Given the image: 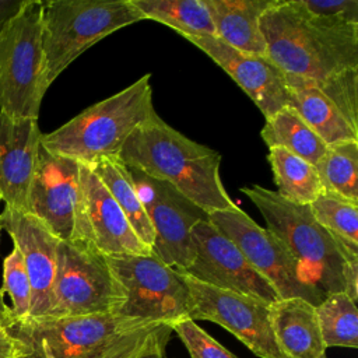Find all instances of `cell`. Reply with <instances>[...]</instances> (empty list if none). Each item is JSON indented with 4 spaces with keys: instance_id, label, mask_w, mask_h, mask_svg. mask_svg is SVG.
<instances>
[{
    "instance_id": "cell-23",
    "label": "cell",
    "mask_w": 358,
    "mask_h": 358,
    "mask_svg": "<svg viewBox=\"0 0 358 358\" xmlns=\"http://www.w3.org/2000/svg\"><path fill=\"white\" fill-rule=\"evenodd\" d=\"M260 136L268 148H284L312 165L317 164L327 148L292 106H285L266 119Z\"/></svg>"
},
{
    "instance_id": "cell-13",
    "label": "cell",
    "mask_w": 358,
    "mask_h": 358,
    "mask_svg": "<svg viewBox=\"0 0 358 358\" xmlns=\"http://www.w3.org/2000/svg\"><path fill=\"white\" fill-rule=\"evenodd\" d=\"M194 259L182 273L215 288L234 291L266 305L280 299L271 284L246 260L241 249L208 218L190 229Z\"/></svg>"
},
{
    "instance_id": "cell-30",
    "label": "cell",
    "mask_w": 358,
    "mask_h": 358,
    "mask_svg": "<svg viewBox=\"0 0 358 358\" xmlns=\"http://www.w3.org/2000/svg\"><path fill=\"white\" fill-rule=\"evenodd\" d=\"M315 83L358 131V69L344 70Z\"/></svg>"
},
{
    "instance_id": "cell-3",
    "label": "cell",
    "mask_w": 358,
    "mask_h": 358,
    "mask_svg": "<svg viewBox=\"0 0 358 358\" xmlns=\"http://www.w3.org/2000/svg\"><path fill=\"white\" fill-rule=\"evenodd\" d=\"M6 329L15 338L21 358L39 351L53 358H117L173 333L169 324L116 313L13 317Z\"/></svg>"
},
{
    "instance_id": "cell-36",
    "label": "cell",
    "mask_w": 358,
    "mask_h": 358,
    "mask_svg": "<svg viewBox=\"0 0 358 358\" xmlns=\"http://www.w3.org/2000/svg\"><path fill=\"white\" fill-rule=\"evenodd\" d=\"M168 341H159L152 344L151 347L145 348L143 352L136 355L134 358H165V350H166Z\"/></svg>"
},
{
    "instance_id": "cell-17",
    "label": "cell",
    "mask_w": 358,
    "mask_h": 358,
    "mask_svg": "<svg viewBox=\"0 0 358 358\" xmlns=\"http://www.w3.org/2000/svg\"><path fill=\"white\" fill-rule=\"evenodd\" d=\"M0 220L14 246L21 252L29 277L31 312L28 317H43L52 306L60 239L38 218L25 211L4 207Z\"/></svg>"
},
{
    "instance_id": "cell-14",
    "label": "cell",
    "mask_w": 358,
    "mask_h": 358,
    "mask_svg": "<svg viewBox=\"0 0 358 358\" xmlns=\"http://www.w3.org/2000/svg\"><path fill=\"white\" fill-rule=\"evenodd\" d=\"M73 241L84 242L105 256L152 253L137 238L124 214L92 168L84 164H80Z\"/></svg>"
},
{
    "instance_id": "cell-22",
    "label": "cell",
    "mask_w": 358,
    "mask_h": 358,
    "mask_svg": "<svg viewBox=\"0 0 358 358\" xmlns=\"http://www.w3.org/2000/svg\"><path fill=\"white\" fill-rule=\"evenodd\" d=\"M90 166L124 214L137 238L152 250L154 231L127 166L119 158L99 159Z\"/></svg>"
},
{
    "instance_id": "cell-16",
    "label": "cell",
    "mask_w": 358,
    "mask_h": 358,
    "mask_svg": "<svg viewBox=\"0 0 358 358\" xmlns=\"http://www.w3.org/2000/svg\"><path fill=\"white\" fill-rule=\"evenodd\" d=\"M186 39L204 52L241 87L264 119L289 106L285 73L268 56L239 52L217 36H186Z\"/></svg>"
},
{
    "instance_id": "cell-24",
    "label": "cell",
    "mask_w": 358,
    "mask_h": 358,
    "mask_svg": "<svg viewBox=\"0 0 358 358\" xmlns=\"http://www.w3.org/2000/svg\"><path fill=\"white\" fill-rule=\"evenodd\" d=\"M143 20L168 25L183 38L215 36L206 0H130Z\"/></svg>"
},
{
    "instance_id": "cell-15",
    "label": "cell",
    "mask_w": 358,
    "mask_h": 358,
    "mask_svg": "<svg viewBox=\"0 0 358 358\" xmlns=\"http://www.w3.org/2000/svg\"><path fill=\"white\" fill-rule=\"evenodd\" d=\"M80 164L48 152L42 145L29 189L28 213L57 239L73 241L78 201Z\"/></svg>"
},
{
    "instance_id": "cell-8",
    "label": "cell",
    "mask_w": 358,
    "mask_h": 358,
    "mask_svg": "<svg viewBox=\"0 0 358 358\" xmlns=\"http://www.w3.org/2000/svg\"><path fill=\"white\" fill-rule=\"evenodd\" d=\"M106 260L123 294L116 315L169 326L189 319L190 294L180 271L154 253L106 256Z\"/></svg>"
},
{
    "instance_id": "cell-18",
    "label": "cell",
    "mask_w": 358,
    "mask_h": 358,
    "mask_svg": "<svg viewBox=\"0 0 358 358\" xmlns=\"http://www.w3.org/2000/svg\"><path fill=\"white\" fill-rule=\"evenodd\" d=\"M41 138L38 119H11L0 112V196L8 208L28 213Z\"/></svg>"
},
{
    "instance_id": "cell-11",
    "label": "cell",
    "mask_w": 358,
    "mask_h": 358,
    "mask_svg": "<svg viewBox=\"0 0 358 358\" xmlns=\"http://www.w3.org/2000/svg\"><path fill=\"white\" fill-rule=\"evenodd\" d=\"M182 275L190 294L189 319L220 324L259 358H287L273 333L270 305L234 291L207 285L185 273Z\"/></svg>"
},
{
    "instance_id": "cell-12",
    "label": "cell",
    "mask_w": 358,
    "mask_h": 358,
    "mask_svg": "<svg viewBox=\"0 0 358 358\" xmlns=\"http://www.w3.org/2000/svg\"><path fill=\"white\" fill-rule=\"evenodd\" d=\"M129 171L154 231L152 253L166 266L186 270L194 259L190 229L208 214L166 182Z\"/></svg>"
},
{
    "instance_id": "cell-2",
    "label": "cell",
    "mask_w": 358,
    "mask_h": 358,
    "mask_svg": "<svg viewBox=\"0 0 358 358\" xmlns=\"http://www.w3.org/2000/svg\"><path fill=\"white\" fill-rule=\"evenodd\" d=\"M260 31L267 56L285 74L320 81L358 69V24L316 18L299 0H274Z\"/></svg>"
},
{
    "instance_id": "cell-38",
    "label": "cell",
    "mask_w": 358,
    "mask_h": 358,
    "mask_svg": "<svg viewBox=\"0 0 358 358\" xmlns=\"http://www.w3.org/2000/svg\"><path fill=\"white\" fill-rule=\"evenodd\" d=\"M169 338H171V337H162V338H158V340H155L154 343H151V344H148V345H145V347H143V348H138V350H136V351H131V352L123 354V355H120V357H117V358H134L136 355H138V354H140V352H143L145 348L151 347L152 344H155V343H159V341H169Z\"/></svg>"
},
{
    "instance_id": "cell-34",
    "label": "cell",
    "mask_w": 358,
    "mask_h": 358,
    "mask_svg": "<svg viewBox=\"0 0 358 358\" xmlns=\"http://www.w3.org/2000/svg\"><path fill=\"white\" fill-rule=\"evenodd\" d=\"M28 0H0V32L18 15Z\"/></svg>"
},
{
    "instance_id": "cell-7",
    "label": "cell",
    "mask_w": 358,
    "mask_h": 358,
    "mask_svg": "<svg viewBox=\"0 0 358 358\" xmlns=\"http://www.w3.org/2000/svg\"><path fill=\"white\" fill-rule=\"evenodd\" d=\"M43 1L28 0L0 32V112L38 119L45 92L42 50Z\"/></svg>"
},
{
    "instance_id": "cell-39",
    "label": "cell",
    "mask_w": 358,
    "mask_h": 358,
    "mask_svg": "<svg viewBox=\"0 0 358 358\" xmlns=\"http://www.w3.org/2000/svg\"><path fill=\"white\" fill-rule=\"evenodd\" d=\"M1 229H3V227H1V220H0V232H1Z\"/></svg>"
},
{
    "instance_id": "cell-35",
    "label": "cell",
    "mask_w": 358,
    "mask_h": 358,
    "mask_svg": "<svg viewBox=\"0 0 358 358\" xmlns=\"http://www.w3.org/2000/svg\"><path fill=\"white\" fill-rule=\"evenodd\" d=\"M0 358H21L15 338L0 326Z\"/></svg>"
},
{
    "instance_id": "cell-21",
    "label": "cell",
    "mask_w": 358,
    "mask_h": 358,
    "mask_svg": "<svg viewBox=\"0 0 358 358\" xmlns=\"http://www.w3.org/2000/svg\"><path fill=\"white\" fill-rule=\"evenodd\" d=\"M289 92V106L327 144L358 141V131L351 127L336 105L309 78L285 74Z\"/></svg>"
},
{
    "instance_id": "cell-31",
    "label": "cell",
    "mask_w": 358,
    "mask_h": 358,
    "mask_svg": "<svg viewBox=\"0 0 358 358\" xmlns=\"http://www.w3.org/2000/svg\"><path fill=\"white\" fill-rule=\"evenodd\" d=\"M172 331L179 337L190 358H238L192 319L172 324Z\"/></svg>"
},
{
    "instance_id": "cell-1",
    "label": "cell",
    "mask_w": 358,
    "mask_h": 358,
    "mask_svg": "<svg viewBox=\"0 0 358 358\" xmlns=\"http://www.w3.org/2000/svg\"><path fill=\"white\" fill-rule=\"evenodd\" d=\"M117 158L129 169L166 182L206 214L236 207L220 176L221 154L190 140L158 115L130 134Z\"/></svg>"
},
{
    "instance_id": "cell-5",
    "label": "cell",
    "mask_w": 358,
    "mask_h": 358,
    "mask_svg": "<svg viewBox=\"0 0 358 358\" xmlns=\"http://www.w3.org/2000/svg\"><path fill=\"white\" fill-rule=\"evenodd\" d=\"M241 192L260 211L270 229L298 262L305 281L324 296L344 292L343 268L348 259L358 257L351 249L313 217L309 204H295L275 190L246 186Z\"/></svg>"
},
{
    "instance_id": "cell-25",
    "label": "cell",
    "mask_w": 358,
    "mask_h": 358,
    "mask_svg": "<svg viewBox=\"0 0 358 358\" xmlns=\"http://www.w3.org/2000/svg\"><path fill=\"white\" fill-rule=\"evenodd\" d=\"M270 162L277 193L295 204H310L323 190L315 165L280 148H268Z\"/></svg>"
},
{
    "instance_id": "cell-4",
    "label": "cell",
    "mask_w": 358,
    "mask_h": 358,
    "mask_svg": "<svg viewBox=\"0 0 358 358\" xmlns=\"http://www.w3.org/2000/svg\"><path fill=\"white\" fill-rule=\"evenodd\" d=\"M150 78L151 74H144L115 95L81 110L56 130L42 134L41 145L50 154L84 165L117 158L130 134L158 115Z\"/></svg>"
},
{
    "instance_id": "cell-19",
    "label": "cell",
    "mask_w": 358,
    "mask_h": 358,
    "mask_svg": "<svg viewBox=\"0 0 358 358\" xmlns=\"http://www.w3.org/2000/svg\"><path fill=\"white\" fill-rule=\"evenodd\" d=\"M270 309L275 341L287 358H320L326 354L316 306L302 298L278 299Z\"/></svg>"
},
{
    "instance_id": "cell-28",
    "label": "cell",
    "mask_w": 358,
    "mask_h": 358,
    "mask_svg": "<svg viewBox=\"0 0 358 358\" xmlns=\"http://www.w3.org/2000/svg\"><path fill=\"white\" fill-rule=\"evenodd\" d=\"M309 207L323 228L351 249L358 250V203L322 190Z\"/></svg>"
},
{
    "instance_id": "cell-41",
    "label": "cell",
    "mask_w": 358,
    "mask_h": 358,
    "mask_svg": "<svg viewBox=\"0 0 358 358\" xmlns=\"http://www.w3.org/2000/svg\"><path fill=\"white\" fill-rule=\"evenodd\" d=\"M0 203H1V196H0Z\"/></svg>"
},
{
    "instance_id": "cell-40",
    "label": "cell",
    "mask_w": 358,
    "mask_h": 358,
    "mask_svg": "<svg viewBox=\"0 0 358 358\" xmlns=\"http://www.w3.org/2000/svg\"><path fill=\"white\" fill-rule=\"evenodd\" d=\"M320 358H327V357H326V354H323Z\"/></svg>"
},
{
    "instance_id": "cell-37",
    "label": "cell",
    "mask_w": 358,
    "mask_h": 358,
    "mask_svg": "<svg viewBox=\"0 0 358 358\" xmlns=\"http://www.w3.org/2000/svg\"><path fill=\"white\" fill-rule=\"evenodd\" d=\"M13 319V312L8 305L4 302V292L0 289V326L6 327Z\"/></svg>"
},
{
    "instance_id": "cell-32",
    "label": "cell",
    "mask_w": 358,
    "mask_h": 358,
    "mask_svg": "<svg viewBox=\"0 0 358 358\" xmlns=\"http://www.w3.org/2000/svg\"><path fill=\"white\" fill-rule=\"evenodd\" d=\"M299 3L316 18L358 24V0H299Z\"/></svg>"
},
{
    "instance_id": "cell-20",
    "label": "cell",
    "mask_w": 358,
    "mask_h": 358,
    "mask_svg": "<svg viewBox=\"0 0 358 358\" xmlns=\"http://www.w3.org/2000/svg\"><path fill=\"white\" fill-rule=\"evenodd\" d=\"M215 36L231 48L267 56L260 18L274 0H206Z\"/></svg>"
},
{
    "instance_id": "cell-6",
    "label": "cell",
    "mask_w": 358,
    "mask_h": 358,
    "mask_svg": "<svg viewBox=\"0 0 358 358\" xmlns=\"http://www.w3.org/2000/svg\"><path fill=\"white\" fill-rule=\"evenodd\" d=\"M141 20L130 0L43 1L42 50L46 88L98 41Z\"/></svg>"
},
{
    "instance_id": "cell-9",
    "label": "cell",
    "mask_w": 358,
    "mask_h": 358,
    "mask_svg": "<svg viewBox=\"0 0 358 358\" xmlns=\"http://www.w3.org/2000/svg\"><path fill=\"white\" fill-rule=\"evenodd\" d=\"M123 303L122 289L106 256L78 241H60L52 306L46 316L115 313Z\"/></svg>"
},
{
    "instance_id": "cell-26",
    "label": "cell",
    "mask_w": 358,
    "mask_h": 358,
    "mask_svg": "<svg viewBox=\"0 0 358 358\" xmlns=\"http://www.w3.org/2000/svg\"><path fill=\"white\" fill-rule=\"evenodd\" d=\"M315 168L323 190L358 203V141L327 145Z\"/></svg>"
},
{
    "instance_id": "cell-27",
    "label": "cell",
    "mask_w": 358,
    "mask_h": 358,
    "mask_svg": "<svg viewBox=\"0 0 358 358\" xmlns=\"http://www.w3.org/2000/svg\"><path fill=\"white\" fill-rule=\"evenodd\" d=\"M324 347L358 348V309L345 292L324 296L316 306Z\"/></svg>"
},
{
    "instance_id": "cell-10",
    "label": "cell",
    "mask_w": 358,
    "mask_h": 358,
    "mask_svg": "<svg viewBox=\"0 0 358 358\" xmlns=\"http://www.w3.org/2000/svg\"><path fill=\"white\" fill-rule=\"evenodd\" d=\"M208 221L241 249L255 270L271 284L280 299L302 298L315 306L324 299L322 292L305 281L298 262L285 245L238 206L208 214Z\"/></svg>"
},
{
    "instance_id": "cell-33",
    "label": "cell",
    "mask_w": 358,
    "mask_h": 358,
    "mask_svg": "<svg viewBox=\"0 0 358 358\" xmlns=\"http://www.w3.org/2000/svg\"><path fill=\"white\" fill-rule=\"evenodd\" d=\"M344 292L357 302L358 299V257L348 259L343 268Z\"/></svg>"
},
{
    "instance_id": "cell-29",
    "label": "cell",
    "mask_w": 358,
    "mask_h": 358,
    "mask_svg": "<svg viewBox=\"0 0 358 358\" xmlns=\"http://www.w3.org/2000/svg\"><path fill=\"white\" fill-rule=\"evenodd\" d=\"M3 292L11 299V312L14 319H25L31 312V282L17 246L3 260Z\"/></svg>"
}]
</instances>
